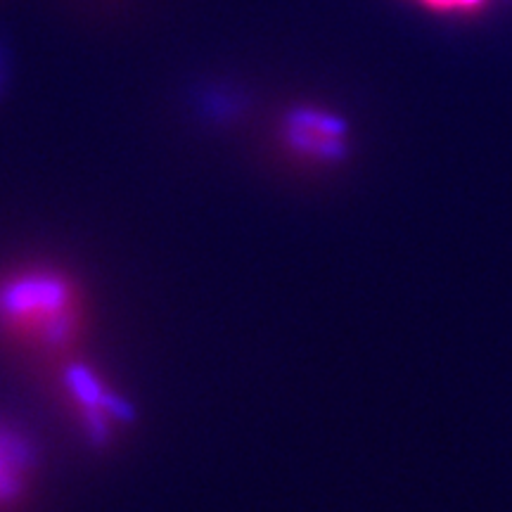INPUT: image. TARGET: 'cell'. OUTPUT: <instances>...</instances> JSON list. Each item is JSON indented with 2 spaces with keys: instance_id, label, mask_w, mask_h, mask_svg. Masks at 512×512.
<instances>
[{
  "instance_id": "3",
  "label": "cell",
  "mask_w": 512,
  "mask_h": 512,
  "mask_svg": "<svg viewBox=\"0 0 512 512\" xmlns=\"http://www.w3.org/2000/svg\"><path fill=\"white\" fill-rule=\"evenodd\" d=\"M67 384L72 389V396L79 401L83 418L93 427V432L105 434L110 425L119 420H126L124 406L102 387V382L86 368H72L67 375Z\"/></svg>"
},
{
  "instance_id": "5",
  "label": "cell",
  "mask_w": 512,
  "mask_h": 512,
  "mask_svg": "<svg viewBox=\"0 0 512 512\" xmlns=\"http://www.w3.org/2000/svg\"><path fill=\"white\" fill-rule=\"evenodd\" d=\"M420 3L437 12H472L477 10L484 0H420Z\"/></svg>"
},
{
  "instance_id": "1",
  "label": "cell",
  "mask_w": 512,
  "mask_h": 512,
  "mask_svg": "<svg viewBox=\"0 0 512 512\" xmlns=\"http://www.w3.org/2000/svg\"><path fill=\"white\" fill-rule=\"evenodd\" d=\"M81 323L79 290L62 273L27 268L0 283V328L19 342L60 349Z\"/></svg>"
},
{
  "instance_id": "4",
  "label": "cell",
  "mask_w": 512,
  "mask_h": 512,
  "mask_svg": "<svg viewBox=\"0 0 512 512\" xmlns=\"http://www.w3.org/2000/svg\"><path fill=\"white\" fill-rule=\"evenodd\" d=\"M29 465L31 453L24 441L17 434L0 430V505L19 496Z\"/></svg>"
},
{
  "instance_id": "2",
  "label": "cell",
  "mask_w": 512,
  "mask_h": 512,
  "mask_svg": "<svg viewBox=\"0 0 512 512\" xmlns=\"http://www.w3.org/2000/svg\"><path fill=\"white\" fill-rule=\"evenodd\" d=\"M285 143L316 164L342 162L349 150V128L342 117L320 107H299L285 119Z\"/></svg>"
}]
</instances>
